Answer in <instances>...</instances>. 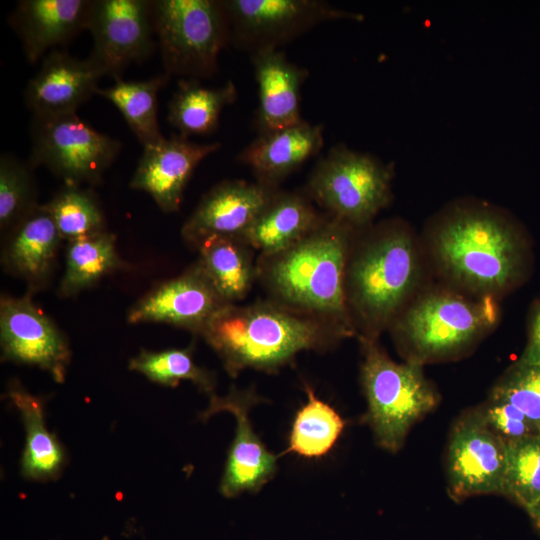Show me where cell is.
I'll return each mask as SVG.
<instances>
[{
  "instance_id": "cell-2",
  "label": "cell",
  "mask_w": 540,
  "mask_h": 540,
  "mask_svg": "<svg viewBox=\"0 0 540 540\" xmlns=\"http://www.w3.org/2000/svg\"><path fill=\"white\" fill-rule=\"evenodd\" d=\"M355 230L329 215L290 248L257 262V277L274 302L320 320L342 338L356 333L345 296Z\"/></svg>"
},
{
  "instance_id": "cell-10",
  "label": "cell",
  "mask_w": 540,
  "mask_h": 540,
  "mask_svg": "<svg viewBox=\"0 0 540 540\" xmlns=\"http://www.w3.org/2000/svg\"><path fill=\"white\" fill-rule=\"evenodd\" d=\"M230 43L250 54L279 49L315 26L334 20L362 21L364 16L320 0H222Z\"/></svg>"
},
{
  "instance_id": "cell-23",
  "label": "cell",
  "mask_w": 540,
  "mask_h": 540,
  "mask_svg": "<svg viewBox=\"0 0 540 540\" xmlns=\"http://www.w3.org/2000/svg\"><path fill=\"white\" fill-rule=\"evenodd\" d=\"M321 219L308 195L276 190L241 239L261 256L272 255L299 242Z\"/></svg>"
},
{
  "instance_id": "cell-14",
  "label": "cell",
  "mask_w": 540,
  "mask_h": 540,
  "mask_svg": "<svg viewBox=\"0 0 540 540\" xmlns=\"http://www.w3.org/2000/svg\"><path fill=\"white\" fill-rule=\"evenodd\" d=\"M197 263L162 281L128 310L130 324L164 323L200 335L211 317L226 305Z\"/></svg>"
},
{
  "instance_id": "cell-31",
  "label": "cell",
  "mask_w": 540,
  "mask_h": 540,
  "mask_svg": "<svg viewBox=\"0 0 540 540\" xmlns=\"http://www.w3.org/2000/svg\"><path fill=\"white\" fill-rule=\"evenodd\" d=\"M128 367L163 386L176 387L181 381L188 380L210 397L215 394L214 375L194 362L190 347L161 351L143 349L130 359Z\"/></svg>"
},
{
  "instance_id": "cell-19",
  "label": "cell",
  "mask_w": 540,
  "mask_h": 540,
  "mask_svg": "<svg viewBox=\"0 0 540 540\" xmlns=\"http://www.w3.org/2000/svg\"><path fill=\"white\" fill-rule=\"evenodd\" d=\"M102 77L88 59L54 49L43 58L40 69L25 89L27 107L36 116L76 113L93 94Z\"/></svg>"
},
{
  "instance_id": "cell-1",
  "label": "cell",
  "mask_w": 540,
  "mask_h": 540,
  "mask_svg": "<svg viewBox=\"0 0 540 540\" xmlns=\"http://www.w3.org/2000/svg\"><path fill=\"white\" fill-rule=\"evenodd\" d=\"M428 239L440 273L472 296L495 298L524 272V239L517 224L488 203L448 206L431 222Z\"/></svg>"
},
{
  "instance_id": "cell-11",
  "label": "cell",
  "mask_w": 540,
  "mask_h": 540,
  "mask_svg": "<svg viewBox=\"0 0 540 540\" xmlns=\"http://www.w3.org/2000/svg\"><path fill=\"white\" fill-rule=\"evenodd\" d=\"M507 444L488 426L478 408L458 418L450 432L446 471L449 495L456 501L502 494Z\"/></svg>"
},
{
  "instance_id": "cell-30",
  "label": "cell",
  "mask_w": 540,
  "mask_h": 540,
  "mask_svg": "<svg viewBox=\"0 0 540 540\" xmlns=\"http://www.w3.org/2000/svg\"><path fill=\"white\" fill-rule=\"evenodd\" d=\"M44 205L66 242L107 231L101 204L89 188L64 185Z\"/></svg>"
},
{
  "instance_id": "cell-5",
  "label": "cell",
  "mask_w": 540,
  "mask_h": 540,
  "mask_svg": "<svg viewBox=\"0 0 540 540\" xmlns=\"http://www.w3.org/2000/svg\"><path fill=\"white\" fill-rule=\"evenodd\" d=\"M499 319L494 297L447 289L418 293L391 325L406 361L421 365L454 358L490 332Z\"/></svg>"
},
{
  "instance_id": "cell-6",
  "label": "cell",
  "mask_w": 540,
  "mask_h": 540,
  "mask_svg": "<svg viewBox=\"0 0 540 540\" xmlns=\"http://www.w3.org/2000/svg\"><path fill=\"white\" fill-rule=\"evenodd\" d=\"M363 361L361 382L368 403L367 422L383 449L397 452L411 427L439 402V394L426 378L423 365L397 363L376 339L359 337Z\"/></svg>"
},
{
  "instance_id": "cell-22",
  "label": "cell",
  "mask_w": 540,
  "mask_h": 540,
  "mask_svg": "<svg viewBox=\"0 0 540 540\" xmlns=\"http://www.w3.org/2000/svg\"><path fill=\"white\" fill-rule=\"evenodd\" d=\"M323 144V126L302 121L259 134L240 152L238 160L251 168L258 183L277 189L283 179L318 154Z\"/></svg>"
},
{
  "instance_id": "cell-34",
  "label": "cell",
  "mask_w": 540,
  "mask_h": 540,
  "mask_svg": "<svg viewBox=\"0 0 540 540\" xmlns=\"http://www.w3.org/2000/svg\"><path fill=\"white\" fill-rule=\"evenodd\" d=\"M491 392L520 410L540 432V366L516 362Z\"/></svg>"
},
{
  "instance_id": "cell-16",
  "label": "cell",
  "mask_w": 540,
  "mask_h": 540,
  "mask_svg": "<svg viewBox=\"0 0 540 540\" xmlns=\"http://www.w3.org/2000/svg\"><path fill=\"white\" fill-rule=\"evenodd\" d=\"M276 190L257 181L218 183L201 198L182 226L183 240L197 249L213 237L242 238Z\"/></svg>"
},
{
  "instance_id": "cell-12",
  "label": "cell",
  "mask_w": 540,
  "mask_h": 540,
  "mask_svg": "<svg viewBox=\"0 0 540 540\" xmlns=\"http://www.w3.org/2000/svg\"><path fill=\"white\" fill-rule=\"evenodd\" d=\"M33 293L0 298V346L2 359L38 367L62 383L71 359L65 334L38 307Z\"/></svg>"
},
{
  "instance_id": "cell-32",
  "label": "cell",
  "mask_w": 540,
  "mask_h": 540,
  "mask_svg": "<svg viewBox=\"0 0 540 540\" xmlns=\"http://www.w3.org/2000/svg\"><path fill=\"white\" fill-rule=\"evenodd\" d=\"M37 198L36 180L30 166L12 154H2L0 157L1 236L39 205Z\"/></svg>"
},
{
  "instance_id": "cell-35",
  "label": "cell",
  "mask_w": 540,
  "mask_h": 540,
  "mask_svg": "<svg viewBox=\"0 0 540 540\" xmlns=\"http://www.w3.org/2000/svg\"><path fill=\"white\" fill-rule=\"evenodd\" d=\"M478 409L488 426L506 444L540 434L520 410L493 392Z\"/></svg>"
},
{
  "instance_id": "cell-21",
  "label": "cell",
  "mask_w": 540,
  "mask_h": 540,
  "mask_svg": "<svg viewBox=\"0 0 540 540\" xmlns=\"http://www.w3.org/2000/svg\"><path fill=\"white\" fill-rule=\"evenodd\" d=\"M250 55L258 88L256 123L260 134L304 121L300 101L307 70L292 63L280 49Z\"/></svg>"
},
{
  "instance_id": "cell-33",
  "label": "cell",
  "mask_w": 540,
  "mask_h": 540,
  "mask_svg": "<svg viewBox=\"0 0 540 540\" xmlns=\"http://www.w3.org/2000/svg\"><path fill=\"white\" fill-rule=\"evenodd\" d=\"M502 495L526 511L540 500V434L507 443Z\"/></svg>"
},
{
  "instance_id": "cell-7",
  "label": "cell",
  "mask_w": 540,
  "mask_h": 540,
  "mask_svg": "<svg viewBox=\"0 0 540 540\" xmlns=\"http://www.w3.org/2000/svg\"><path fill=\"white\" fill-rule=\"evenodd\" d=\"M152 23L167 75L199 79L217 72L219 54L230 43L222 1H152Z\"/></svg>"
},
{
  "instance_id": "cell-27",
  "label": "cell",
  "mask_w": 540,
  "mask_h": 540,
  "mask_svg": "<svg viewBox=\"0 0 540 540\" xmlns=\"http://www.w3.org/2000/svg\"><path fill=\"white\" fill-rule=\"evenodd\" d=\"M238 92L231 81L210 88L198 79L182 78L178 81L168 106V121L180 135H208L218 125L222 111L237 100Z\"/></svg>"
},
{
  "instance_id": "cell-17",
  "label": "cell",
  "mask_w": 540,
  "mask_h": 540,
  "mask_svg": "<svg viewBox=\"0 0 540 540\" xmlns=\"http://www.w3.org/2000/svg\"><path fill=\"white\" fill-rule=\"evenodd\" d=\"M220 147L218 142L197 144L180 134L144 146L130 188L149 194L164 213L176 212L196 167Z\"/></svg>"
},
{
  "instance_id": "cell-26",
  "label": "cell",
  "mask_w": 540,
  "mask_h": 540,
  "mask_svg": "<svg viewBox=\"0 0 540 540\" xmlns=\"http://www.w3.org/2000/svg\"><path fill=\"white\" fill-rule=\"evenodd\" d=\"M116 240V235L107 230L67 242L58 295L75 296L104 277L126 269L128 265L118 253Z\"/></svg>"
},
{
  "instance_id": "cell-18",
  "label": "cell",
  "mask_w": 540,
  "mask_h": 540,
  "mask_svg": "<svg viewBox=\"0 0 540 540\" xmlns=\"http://www.w3.org/2000/svg\"><path fill=\"white\" fill-rule=\"evenodd\" d=\"M1 239L3 270L25 281L33 294L46 288L63 240L45 205L39 204Z\"/></svg>"
},
{
  "instance_id": "cell-29",
  "label": "cell",
  "mask_w": 540,
  "mask_h": 540,
  "mask_svg": "<svg viewBox=\"0 0 540 540\" xmlns=\"http://www.w3.org/2000/svg\"><path fill=\"white\" fill-rule=\"evenodd\" d=\"M305 391L308 400L295 416L286 453L319 458L335 445L345 423L330 405L315 396L308 384Z\"/></svg>"
},
{
  "instance_id": "cell-24",
  "label": "cell",
  "mask_w": 540,
  "mask_h": 540,
  "mask_svg": "<svg viewBox=\"0 0 540 540\" xmlns=\"http://www.w3.org/2000/svg\"><path fill=\"white\" fill-rule=\"evenodd\" d=\"M4 396L19 411L25 429L22 475L36 481L57 478L63 468L65 454L58 439L46 426L43 399L28 392L16 379L9 382Z\"/></svg>"
},
{
  "instance_id": "cell-15",
  "label": "cell",
  "mask_w": 540,
  "mask_h": 540,
  "mask_svg": "<svg viewBox=\"0 0 540 540\" xmlns=\"http://www.w3.org/2000/svg\"><path fill=\"white\" fill-rule=\"evenodd\" d=\"M259 398L254 392L231 391L227 396L210 397L207 409L200 415L203 420L227 411L236 418V431L230 446L220 492L227 498L242 492H257L271 480L277 470V456L267 450L253 430L249 410Z\"/></svg>"
},
{
  "instance_id": "cell-28",
  "label": "cell",
  "mask_w": 540,
  "mask_h": 540,
  "mask_svg": "<svg viewBox=\"0 0 540 540\" xmlns=\"http://www.w3.org/2000/svg\"><path fill=\"white\" fill-rule=\"evenodd\" d=\"M169 77L164 73L141 81H125L119 78L110 87L98 88L96 94L111 102L120 111L144 147L165 138L158 122V93Z\"/></svg>"
},
{
  "instance_id": "cell-4",
  "label": "cell",
  "mask_w": 540,
  "mask_h": 540,
  "mask_svg": "<svg viewBox=\"0 0 540 540\" xmlns=\"http://www.w3.org/2000/svg\"><path fill=\"white\" fill-rule=\"evenodd\" d=\"M200 335L232 377L247 368L277 371L299 352L323 349L342 338L320 320L276 302L226 304Z\"/></svg>"
},
{
  "instance_id": "cell-13",
  "label": "cell",
  "mask_w": 540,
  "mask_h": 540,
  "mask_svg": "<svg viewBox=\"0 0 540 540\" xmlns=\"http://www.w3.org/2000/svg\"><path fill=\"white\" fill-rule=\"evenodd\" d=\"M88 30L93 37L88 59L102 77L119 79L153 50L152 1L94 0Z\"/></svg>"
},
{
  "instance_id": "cell-8",
  "label": "cell",
  "mask_w": 540,
  "mask_h": 540,
  "mask_svg": "<svg viewBox=\"0 0 540 540\" xmlns=\"http://www.w3.org/2000/svg\"><path fill=\"white\" fill-rule=\"evenodd\" d=\"M393 174L392 165L338 144L313 169L307 195L330 216L359 229L389 204Z\"/></svg>"
},
{
  "instance_id": "cell-25",
  "label": "cell",
  "mask_w": 540,
  "mask_h": 540,
  "mask_svg": "<svg viewBox=\"0 0 540 540\" xmlns=\"http://www.w3.org/2000/svg\"><path fill=\"white\" fill-rule=\"evenodd\" d=\"M250 248L235 237L209 238L197 248V263L227 304H236L245 298L257 277V264L253 262Z\"/></svg>"
},
{
  "instance_id": "cell-9",
  "label": "cell",
  "mask_w": 540,
  "mask_h": 540,
  "mask_svg": "<svg viewBox=\"0 0 540 540\" xmlns=\"http://www.w3.org/2000/svg\"><path fill=\"white\" fill-rule=\"evenodd\" d=\"M30 163L42 165L64 185H95L114 162L121 142L95 130L76 113L33 116Z\"/></svg>"
},
{
  "instance_id": "cell-36",
  "label": "cell",
  "mask_w": 540,
  "mask_h": 540,
  "mask_svg": "<svg viewBox=\"0 0 540 540\" xmlns=\"http://www.w3.org/2000/svg\"><path fill=\"white\" fill-rule=\"evenodd\" d=\"M517 362L540 366V302L532 310L527 343Z\"/></svg>"
},
{
  "instance_id": "cell-37",
  "label": "cell",
  "mask_w": 540,
  "mask_h": 540,
  "mask_svg": "<svg viewBox=\"0 0 540 540\" xmlns=\"http://www.w3.org/2000/svg\"><path fill=\"white\" fill-rule=\"evenodd\" d=\"M535 528L540 532V500L527 510Z\"/></svg>"
},
{
  "instance_id": "cell-3",
  "label": "cell",
  "mask_w": 540,
  "mask_h": 540,
  "mask_svg": "<svg viewBox=\"0 0 540 540\" xmlns=\"http://www.w3.org/2000/svg\"><path fill=\"white\" fill-rule=\"evenodd\" d=\"M422 260L408 226L390 220L351 248L345 273L348 312L359 337L376 339L415 298Z\"/></svg>"
},
{
  "instance_id": "cell-20",
  "label": "cell",
  "mask_w": 540,
  "mask_h": 540,
  "mask_svg": "<svg viewBox=\"0 0 540 540\" xmlns=\"http://www.w3.org/2000/svg\"><path fill=\"white\" fill-rule=\"evenodd\" d=\"M94 0H23L10 22L18 33L26 59L36 63L44 55L88 30Z\"/></svg>"
}]
</instances>
